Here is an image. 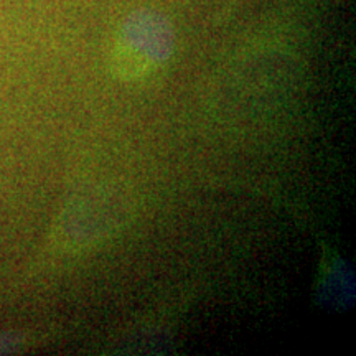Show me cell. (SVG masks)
Masks as SVG:
<instances>
[{"label":"cell","mask_w":356,"mask_h":356,"mask_svg":"<svg viewBox=\"0 0 356 356\" xmlns=\"http://www.w3.org/2000/svg\"><path fill=\"white\" fill-rule=\"evenodd\" d=\"M172 50V32L154 15L129 20L115 43L113 71L121 79H139L163 63Z\"/></svg>","instance_id":"cell-1"}]
</instances>
